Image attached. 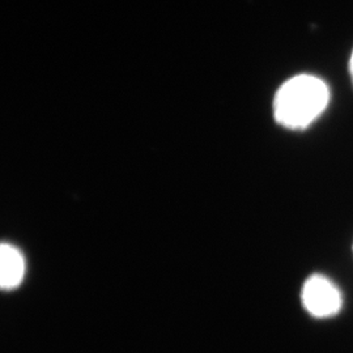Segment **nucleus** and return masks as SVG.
I'll use <instances>...</instances> for the list:
<instances>
[{
	"mask_svg": "<svg viewBox=\"0 0 353 353\" xmlns=\"http://www.w3.org/2000/svg\"><path fill=\"white\" fill-rule=\"evenodd\" d=\"M330 101L328 87L316 76H294L279 89L274 113L281 126L301 130L325 112Z\"/></svg>",
	"mask_w": 353,
	"mask_h": 353,
	"instance_id": "f257e3e1",
	"label": "nucleus"
},
{
	"mask_svg": "<svg viewBox=\"0 0 353 353\" xmlns=\"http://www.w3.org/2000/svg\"><path fill=\"white\" fill-rule=\"evenodd\" d=\"M301 299L305 309L316 318L335 316L341 310V292L327 278L318 274L305 281Z\"/></svg>",
	"mask_w": 353,
	"mask_h": 353,
	"instance_id": "f03ea898",
	"label": "nucleus"
},
{
	"mask_svg": "<svg viewBox=\"0 0 353 353\" xmlns=\"http://www.w3.org/2000/svg\"><path fill=\"white\" fill-rule=\"evenodd\" d=\"M26 275V259L19 249L10 243H0V288H17Z\"/></svg>",
	"mask_w": 353,
	"mask_h": 353,
	"instance_id": "7ed1b4c3",
	"label": "nucleus"
},
{
	"mask_svg": "<svg viewBox=\"0 0 353 353\" xmlns=\"http://www.w3.org/2000/svg\"><path fill=\"white\" fill-rule=\"evenodd\" d=\"M350 68H351V75H352L353 77V52L352 57H351V63H350Z\"/></svg>",
	"mask_w": 353,
	"mask_h": 353,
	"instance_id": "20e7f679",
	"label": "nucleus"
}]
</instances>
